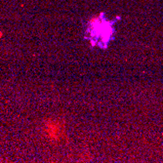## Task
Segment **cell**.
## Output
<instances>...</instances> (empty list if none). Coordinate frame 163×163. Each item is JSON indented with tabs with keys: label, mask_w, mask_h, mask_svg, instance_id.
Listing matches in <instances>:
<instances>
[{
	"label": "cell",
	"mask_w": 163,
	"mask_h": 163,
	"mask_svg": "<svg viewBox=\"0 0 163 163\" xmlns=\"http://www.w3.org/2000/svg\"><path fill=\"white\" fill-rule=\"evenodd\" d=\"M66 123L58 118H49L43 124V134L51 143H60L66 137Z\"/></svg>",
	"instance_id": "6da1fadb"
},
{
	"label": "cell",
	"mask_w": 163,
	"mask_h": 163,
	"mask_svg": "<svg viewBox=\"0 0 163 163\" xmlns=\"http://www.w3.org/2000/svg\"><path fill=\"white\" fill-rule=\"evenodd\" d=\"M2 37V31H0V38Z\"/></svg>",
	"instance_id": "7a4b0ae2"
}]
</instances>
